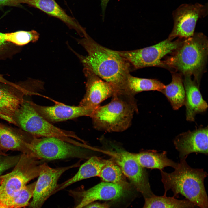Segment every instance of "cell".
Here are the masks:
<instances>
[{
  "mask_svg": "<svg viewBox=\"0 0 208 208\" xmlns=\"http://www.w3.org/2000/svg\"><path fill=\"white\" fill-rule=\"evenodd\" d=\"M110 204L105 202L101 203L98 202H93L83 207L82 208H109Z\"/></svg>",
  "mask_w": 208,
  "mask_h": 208,
  "instance_id": "obj_30",
  "label": "cell"
},
{
  "mask_svg": "<svg viewBox=\"0 0 208 208\" xmlns=\"http://www.w3.org/2000/svg\"><path fill=\"white\" fill-rule=\"evenodd\" d=\"M83 72L86 79V92L79 105L95 109L116 90L89 69L83 68Z\"/></svg>",
  "mask_w": 208,
  "mask_h": 208,
  "instance_id": "obj_14",
  "label": "cell"
},
{
  "mask_svg": "<svg viewBox=\"0 0 208 208\" xmlns=\"http://www.w3.org/2000/svg\"><path fill=\"white\" fill-rule=\"evenodd\" d=\"M21 3L38 8L49 16L59 19L81 36L84 37L88 34L85 29L75 18L68 15L55 0H17L15 2L16 6Z\"/></svg>",
  "mask_w": 208,
  "mask_h": 208,
  "instance_id": "obj_17",
  "label": "cell"
},
{
  "mask_svg": "<svg viewBox=\"0 0 208 208\" xmlns=\"http://www.w3.org/2000/svg\"><path fill=\"white\" fill-rule=\"evenodd\" d=\"M29 102L35 110L50 122L63 121L82 116L90 117L94 109L79 105H68L60 103L53 106H44Z\"/></svg>",
  "mask_w": 208,
  "mask_h": 208,
  "instance_id": "obj_16",
  "label": "cell"
},
{
  "mask_svg": "<svg viewBox=\"0 0 208 208\" xmlns=\"http://www.w3.org/2000/svg\"><path fill=\"white\" fill-rule=\"evenodd\" d=\"M23 131L0 123V146L5 149L18 150L27 154L25 145L27 141Z\"/></svg>",
  "mask_w": 208,
  "mask_h": 208,
  "instance_id": "obj_21",
  "label": "cell"
},
{
  "mask_svg": "<svg viewBox=\"0 0 208 208\" xmlns=\"http://www.w3.org/2000/svg\"><path fill=\"white\" fill-rule=\"evenodd\" d=\"M20 156L0 155V176L6 170L14 166L18 161Z\"/></svg>",
  "mask_w": 208,
  "mask_h": 208,
  "instance_id": "obj_28",
  "label": "cell"
},
{
  "mask_svg": "<svg viewBox=\"0 0 208 208\" xmlns=\"http://www.w3.org/2000/svg\"><path fill=\"white\" fill-rule=\"evenodd\" d=\"M144 199V204L142 208H199L187 200H178L173 196H167L165 194L162 196L154 194Z\"/></svg>",
  "mask_w": 208,
  "mask_h": 208,
  "instance_id": "obj_23",
  "label": "cell"
},
{
  "mask_svg": "<svg viewBox=\"0 0 208 208\" xmlns=\"http://www.w3.org/2000/svg\"><path fill=\"white\" fill-rule=\"evenodd\" d=\"M40 34L34 30L29 31H19L15 32L4 33L6 41L14 45L23 46L30 42H34L39 39Z\"/></svg>",
  "mask_w": 208,
  "mask_h": 208,
  "instance_id": "obj_27",
  "label": "cell"
},
{
  "mask_svg": "<svg viewBox=\"0 0 208 208\" xmlns=\"http://www.w3.org/2000/svg\"><path fill=\"white\" fill-rule=\"evenodd\" d=\"M184 39L178 38L173 41L168 38L156 44L143 48L115 51L127 60L134 69L152 66L164 68L162 58L175 49Z\"/></svg>",
  "mask_w": 208,
  "mask_h": 208,
  "instance_id": "obj_8",
  "label": "cell"
},
{
  "mask_svg": "<svg viewBox=\"0 0 208 208\" xmlns=\"http://www.w3.org/2000/svg\"><path fill=\"white\" fill-rule=\"evenodd\" d=\"M36 181L26 185L5 200L1 206L6 208H21L28 205L32 197Z\"/></svg>",
  "mask_w": 208,
  "mask_h": 208,
  "instance_id": "obj_26",
  "label": "cell"
},
{
  "mask_svg": "<svg viewBox=\"0 0 208 208\" xmlns=\"http://www.w3.org/2000/svg\"><path fill=\"white\" fill-rule=\"evenodd\" d=\"M77 41L88 53L87 56H83L75 53L83 68L111 84L116 90L126 91L131 69L129 62L115 50L98 44L88 35Z\"/></svg>",
  "mask_w": 208,
  "mask_h": 208,
  "instance_id": "obj_1",
  "label": "cell"
},
{
  "mask_svg": "<svg viewBox=\"0 0 208 208\" xmlns=\"http://www.w3.org/2000/svg\"><path fill=\"white\" fill-rule=\"evenodd\" d=\"M111 101L99 106L90 117L96 129L108 132H119L131 125L133 116L138 112L134 96L125 90H116Z\"/></svg>",
  "mask_w": 208,
  "mask_h": 208,
  "instance_id": "obj_4",
  "label": "cell"
},
{
  "mask_svg": "<svg viewBox=\"0 0 208 208\" xmlns=\"http://www.w3.org/2000/svg\"><path fill=\"white\" fill-rule=\"evenodd\" d=\"M171 72L172 81L170 84L166 86L161 92L166 96L173 109L177 110L185 105V91L182 75L177 72Z\"/></svg>",
  "mask_w": 208,
  "mask_h": 208,
  "instance_id": "obj_22",
  "label": "cell"
},
{
  "mask_svg": "<svg viewBox=\"0 0 208 208\" xmlns=\"http://www.w3.org/2000/svg\"><path fill=\"white\" fill-rule=\"evenodd\" d=\"M208 12L207 3L181 5L172 12L173 27L168 38L173 40L177 37L187 39L192 36L198 20L207 16Z\"/></svg>",
  "mask_w": 208,
  "mask_h": 208,
  "instance_id": "obj_9",
  "label": "cell"
},
{
  "mask_svg": "<svg viewBox=\"0 0 208 208\" xmlns=\"http://www.w3.org/2000/svg\"><path fill=\"white\" fill-rule=\"evenodd\" d=\"M0 83H2L6 84H9L14 86H18L20 85V84L14 83L7 80L3 77V75L0 74Z\"/></svg>",
  "mask_w": 208,
  "mask_h": 208,
  "instance_id": "obj_32",
  "label": "cell"
},
{
  "mask_svg": "<svg viewBox=\"0 0 208 208\" xmlns=\"http://www.w3.org/2000/svg\"><path fill=\"white\" fill-rule=\"evenodd\" d=\"M128 191L119 185L103 181L87 190H71L69 192L75 200L73 208H82L98 200L118 199L124 197Z\"/></svg>",
  "mask_w": 208,
  "mask_h": 208,
  "instance_id": "obj_13",
  "label": "cell"
},
{
  "mask_svg": "<svg viewBox=\"0 0 208 208\" xmlns=\"http://www.w3.org/2000/svg\"><path fill=\"white\" fill-rule=\"evenodd\" d=\"M79 165L80 163L78 162L69 166L53 168L46 163H42L35 185L32 200L29 203L28 208H41L46 200L53 194L61 175L68 170Z\"/></svg>",
  "mask_w": 208,
  "mask_h": 208,
  "instance_id": "obj_10",
  "label": "cell"
},
{
  "mask_svg": "<svg viewBox=\"0 0 208 208\" xmlns=\"http://www.w3.org/2000/svg\"><path fill=\"white\" fill-rule=\"evenodd\" d=\"M41 160L23 153L12 171L6 174L0 184V206L7 199L38 176Z\"/></svg>",
  "mask_w": 208,
  "mask_h": 208,
  "instance_id": "obj_7",
  "label": "cell"
},
{
  "mask_svg": "<svg viewBox=\"0 0 208 208\" xmlns=\"http://www.w3.org/2000/svg\"><path fill=\"white\" fill-rule=\"evenodd\" d=\"M208 42L201 33L183 40L180 44L162 60L165 68L178 72L182 76H193L199 85L207 62Z\"/></svg>",
  "mask_w": 208,
  "mask_h": 208,
  "instance_id": "obj_3",
  "label": "cell"
},
{
  "mask_svg": "<svg viewBox=\"0 0 208 208\" xmlns=\"http://www.w3.org/2000/svg\"><path fill=\"white\" fill-rule=\"evenodd\" d=\"M186 158L180 159L174 172L168 173L160 170L164 193L171 190L173 196L180 194L199 208H208V198L204 184L207 174L203 169L191 167Z\"/></svg>",
  "mask_w": 208,
  "mask_h": 208,
  "instance_id": "obj_2",
  "label": "cell"
},
{
  "mask_svg": "<svg viewBox=\"0 0 208 208\" xmlns=\"http://www.w3.org/2000/svg\"><path fill=\"white\" fill-rule=\"evenodd\" d=\"M31 80L14 86L0 83V118L15 125L14 115L24 100V97L35 94Z\"/></svg>",
  "mask_w": 208,
  "mask_h": 208,
  "instance_id": "obj_12",
  "label": "cell"
},
{
  "mask_svg": "<svg viewBox=\"0 0 208 208\" xmlns=\"http://www.w3.org/2000/svg\"><path fill=\"white\" fill-rule=\"evenodd\" d=\"M0 208H6L0 206Z\"/></svg>",
  "mask_w": 208,
  "mask_h": 208,
  "instance_id": "obj_35",
  "label": "cell"
},
{
  "mask_svg": "<svg viewBox=\"0 0 208 208\" xmlns=\"http://www.w3.org/2000/svg\"><path fill=\"white\" fill-rule=\"evenodd\" d=\"M106 161V160L95 156L90 157L81 165L77 172L73 177L60 184H58L53 194L78 181L98 176Z\"/></svg>",
  "mask_w": 208,
  "mask_h": 208,
  "instance_id": "obj_20",
  "label": "cell"
},
{
  "mask_svg": "<svg viewBox=\"0 0 208 208\" xmlns=\"http://www.w3.org/2000/svg\"><path fill=\"white\" fill-rule=\"evenodd\" d=\"M4 176H5V175H1V176H0V184L2 180L4 178Z\"/></svg>",
  "mask_w": 208,
  "mask_h": 208,
  "instance_id": "obj_34",
  "label": "cell"
},
{
  "mask_svg": "<svg viewBox=\"0 0 208 208\" xmlns=\"http://www.w3.org/2000/svg\"><path fill=\"white\" fill-rule=\"evenodd\" d=\"M109 1V0H101L102 9V12L103 13L105 11L107 4Z\"/></svg>",
  "mask_w": 208,
  "mask_h": 208,
  "instance_id": "obj_33",
  "label": "cell"
},
{
  "mask_svg": "<svg viewBox=\"0 0 208 208\" xmlns=\"http://www.w3.org/2000/svg\"><path fill=\"white\" fill-rule=\"evenodd\" d=\"M17 0H0V6L3 5L15 6V1Z\"/></svg>",
  "mask_w": 208,
  "mask_h": 208,
  "instance_id": "obj_31",
  "label": "cell"
},
{
  "mask_svg": "<svg viewBox=\"0 0 208 208\" xmlns=\"http://www.w3.org/2000/svg\"><path fill=\"white\" fill-rule=\"evenodd\" d=\"M112 155V159L120 167L125 176L144 198L154 194L146 171L137 161L133 153L121 151L113 152Z\"/></svg>",
  "mask_w": 208,
  "mask_h": 208,
  "instance_id": "obj_11",
  "label": "cell"
},
{
  "mask_svg": "<svg viewBox=\"0 0 208 208\" xmlns=\"http://www.w3.org/2000/svg\"><path fill=\"white\" fill-rule=\"evenodd\" d=\"M13 44L5 41L4 33L0 32V59L9 55Z\"/></svg>",
  "mask_w": 208,
  "mask_h": 208,
  "instance_id": "obj_29",
  "label": "cell"
},
{
  "mask_svg": "<svg viewBox=\"0 0 208 208\" xmlns=\"http://www.w3.org/2000/svg\"><path fill=\"white\" fill-rule=\"evenodd\" d=\"M15 125L30 135L36 137H53L74 144V139L80 138L73 132L59 128L40 115L32 107L29 101L24 100L16 112L13 118Z\"/></svg>",
  "mask_w": 208,
  "mask_h": 208,
  "instance_id": "obj_5",
  "label": "cell"
},
{
  "mask_svg": "<svg viewBox=\"0 0 208 208\" xmlns=\"http://www.w3.org/2000/svg\"><path fill=\"white\" fill-rule=\"evenodd\" d=\"M183 84L185 93V105L186 107V119L189 121H194L198 113L205 112L208 107L199 89V85L190 76H184Z\"/></svg>",
  "mask_w": 208,
  "mask_h": 208,
  "instance_id": "obj_18",
  "label": "cell"
},
{
  "mask_svg": "<svg viewBox=\"0 0 208 208\" xmlns=\"http://www.w3.org/2000/svg\"><path fill=\"white\" fill-rule=\"evenodd\" d=\"M208 127H200L191 131L182 133L173 141L180 159L187 158L192 153L208 155Z\"/></svg>",
  "mask_w": 208,
  "mask_h": 208,
  "instance_id": "obj_15",
  "label": "cell"
},
{
  "mask_svg": "<svg viewBox=\"0 0 208 208\" xmlns=\"http://www.w3.org/2000/svg\"><path fill=\"white\" fill-rule=\"evenodd\" d=\"M25 145L28 154L41 160L88 157L86 148L53 137L38 138L32 135Z\"/></svg>",
  "mask_w": 208,
  "mask_h": 208,
  "instance_id": "obj_6",
  "label": "cell"
},
{
  "mask_svg": "<svg viewBox=\"0 0 208 208\" xmlns=\"http://www.w3.org/2000/svg\"><path fill=\"white\" fill-rule=\"evenodd\" d=\"M165 87L166 85L157 79L135 77L130 74L127 77L126 90L134 96L144 91L156 90L161 92Z\"/></svg>",
  "mask_w": 208,
  "mask_h": 208,
  "instance_id": "obj_24",
  "label": "cell"
},
{
  "mask_svg": "<svg viewBox=\"0 0 208 208\" xmlns=\"http://www.w3.org/2000/svg\"><path fill=\"white\" fill-rule=\"evenodd\" d=\"M166 151L159 152L155 150L142 151L138 153H133L139 164L142 167L151 169L163 170L166 167L175 168L178 163L168 158Z\"/></svg>",
  "mask_w": 208,
  "mask_h": 208,
  "instance_id": "obj_19",
  "label": "cell"
},
{
  "mask_svg": "<svg viewBox=\"0 0 208 208\" xmlns=\"http://www.w3.org/2000/svg\"><path fill=\"white\" fill-rule=\"evenodd\" d=\"M98 176L103 182L119 185L128 190L130 189L121 168L112 159L106 160Z\"/></svg>",
  "mask_w": 208,
  "mask_h": 208,
  "instance_id": "obj_25",
  "label": "cell"
}]
</instances>
